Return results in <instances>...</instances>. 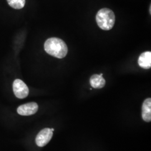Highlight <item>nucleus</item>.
Masks as SVG:
<instances>
[{"instance_id":"8","label":"nucleus","mask_w":151,"mask_h":151,"mask_svg":"<svg viewBox=\"0 0 151 151\" xmlns=\"http://www.w3.org/2000/svg\"><path fill=\"white\" fill-rule=\"evenodd\" d=\"M103 73L100 75H93L92 76L90 80V85L95 88H102L105 86L106 81L103 77Z\"/></svg>"},{"instance_id":"3","label":"nucleus","mask_w":151,"mask_h":151,"mask_svg":"<svg viewBox=\"0 0 151 151\" xmlns=\"http://www.w3.org/2000/svg\"><path fill=\"white\" fill-rule=\"evenodd\" d=\"M13 91L15 95L19 99H24L29 95V90L27 85L20 79H16L13 82Z\"/></svg>"},{"instance_id":"4","label":"nucleus","mask_w":151,"mask_h":151,"mask_svg":"<svg viewBox=\"0 0 151 151\" xmlns=\"http://www.w3.org/2000/svg\"><path fill=\"white\" fill-rule=\"evenodd\" d=\"M53 133L50 128H44L37 135L35 142L37 146L43 147L46 146L53 137Z\"/></svg>"},{"instance_id":"2","label":"nucleus","mask_w":151,"mask_h":151,"mask_svg":"<svg viewBox=\"0 0 151 151\" xmlns=\"http://www.w3.org/2000/svg\"><path fill=\"white\" fill-rule=\"evenodd\" d=\"M96 20L100 28L104 30H110L114 25L115 16L111 10L103 8L97 12Z\"/></svg>"},{"instance_id":"7","label":"nucleus","mask_w":151,"mask_h":151,"mask_svg":"<svg viewBox=\"0 0 151 151\" xmlns=\"http://www.w3.org/2000/svg\"><path fill=\"white\" fill-rule=\"evenodd\" d=\"M138 65L144 69H150L151 67V52H145L140 54L138 58Z\"/></svg>"},{"instance_id":"9","label":"nucleus","mask_w":151,"mask_h":151,"mask_svg":"<svg viewBox=\"0 0 151 151\" xmlns=\"http://www.w3.org/2000/svg\"><path fill=\"white\" fill-rule=\"evenodd\" d=\"M9 5L15 9H21L25 4V0H7Z\"/></svg>"},{"instance_id":"5","label":"nucleus","mask_w":151,"mask_h":151,"mask_svg":"<svg viewBox=\"0 0 151 151\" xmlns=\"http://www.w3.org/2000/svg\"><path fill=\"white\" fill-rule=\"evenodd\" d=\"M38 110V104L34 102L27 103L19 106L17 112L22 116L32 115L37 112Z\"/></svg>"},{"instance_id":"6","label":"nucleus","mask_w":151,"mask_h":151,"mask_svg":"<svg viewBox=\"0 0 151 151\" xmlns=\"http://www.w3.org/2000/svg\"><path fill=\"white\" fill-rule=\"evenodd\" d=\"M142 116L144 121L151 122V99H146L142 105Z\"/></svg>"},{"instance_id":"10","label":"nucleus","mask_w":151,"mask_h":151,"mask_svg":"<svg viewBox=\"0 0 151 151\" xmlns=\"http://www.w3.org/2000/svg\"><path fill=\"white\" fill-rule=\"evenodd\" d=\"M51 130H52V132H53V131H54V129H53V128H52Z\"/></svg>"},{"instance_id":"1","label":"nucleus","mask_w":151,"mask_h":151,"mask_svg":"<svg viewBox=\"0 0 151 151\" xmlns=\"http://www.w3.org/2000/svg\"><path fill=\"white\" fill-rule=\"evenodd\" d=\"M44 50L48 54L62 59L68 53V48L65 42L58 38H49L44 43Z\"/></svg>"}]
</instances>
